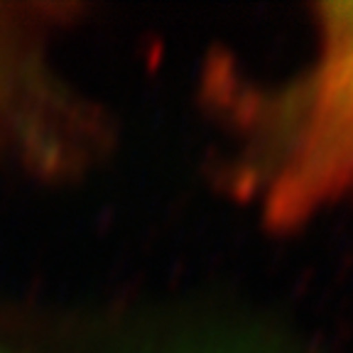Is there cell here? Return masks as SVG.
Wrapping results in <instances>:
<instances>
[{
	"label": "cell",
	"mask_w": 353,
	"mask_h": 353,
	"mask_svg": "<svg viewBox=\"0 0 353 353\" xmlns=\"http://www.w3.org/2000/svg\"><path fill=\"white\" fill-rule=\"evenodd\" d=\"M321 42L297 88L265 194L277 223L312 216L353 189V3L321 8Z\"/></svg>",
	"instance_id": "obj_1"
}]
</instances>
